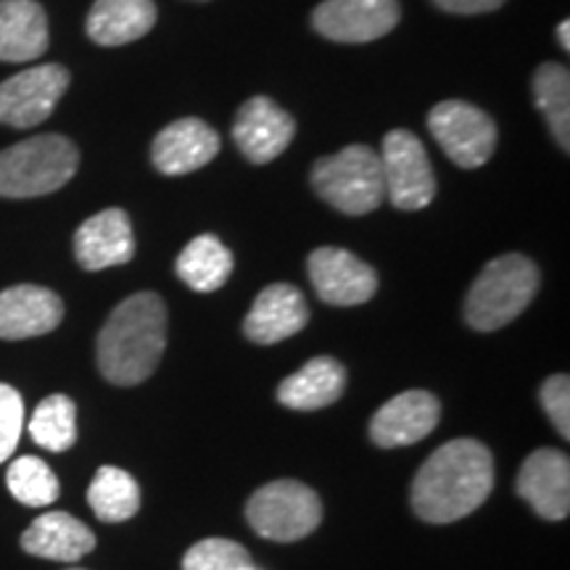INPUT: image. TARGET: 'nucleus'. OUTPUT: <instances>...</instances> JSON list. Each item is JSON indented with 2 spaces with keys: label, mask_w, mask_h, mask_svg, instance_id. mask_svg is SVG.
Returning a JSON list of instances; mask_svg holds the SVG:
<instances>
[{
  "label": "nucleus",
  "mask_w": 570,
  "mask_h": 570,
  "mask_svg": "<svg viewBox=\"0 0 570 570\" xmlns=\"http://www.w3.org/2000/svg\"><path fill=\"white\" fill-rule=\"evenodd\" d=\"M48 51V17L35 0H0V61L24 63Z\"/></svg>",
  "instance_id": "nucleus-20"
},
{
  "label": "nucleus",
  "mask_w": 570,
  "mask_h": 570,
  "mask_svg": "<svg viewBox=\"0 0 570 570\" xmlns=\"http://www.w3.org/2000/svg\"><path fill=\"white\" fill-rule=\"evenodd\" d=\"M309 323V306L296 285L275 283L267 285L248 312L244 333L254 344L269 346L302 333Z\"/></svg>",
  "instance_id": "nucleus-18"
},
{
  "label": "nucleus",
  "mask_w": 570,
  "mask_h": 570,
  "mask_svg": "<svg viewBox=\"0 0 570 570\" xmlns=\"http://www.w3.org/2000/svg\"><path fill=\"white\" fill-rule=\"evenodd\" d=\"M156 24L154 0H96L88 13L90 40L114 48L140 40Z\"/></svg>",
  "instance_id": "nucleus-22"
},
{
  "label": "nucleus",
  "mask_w": 570,
  "mask_h": 570,
  "mask_svg": "<svg viewBox=\"0 0 570 570\" xmlns=\"http://www.w3.org/2000/svg\"><path fill=\"white\" fill-rule=\"evenodd\" d=\"M24 425V402L19 391L0 383V465L11 458Z\"/></svg>",
  "instance_id": "nucleus-29"
},
{
  "label": "nucleus",
  "mask_w": 570,
  "mask_h": 570,
  "mask_svg": "<svg viewBox=\"0 0 570 570\" xmlns=\"http://www.w3.org/2000/svg\"><path fill=\"white\" fill-rule=\"evenodd\" d=\"M30 436L48 452H67L77 441V407L69 396L53 394L42 399L32 412Z\"/></svg>",
  "instance_id": "nucleus-26"
},
{
  "label": "nucleus",
  "mask_w": 570,
  "mask_h": 570,
  "mask_svg": "<svg viewBox=\"0 0 570 570\" xmlns=\"http://www.w3.org/2000/svg\"><path fill=\"white\" fill-rule=\"evenodd\" d=\"M533 98L544 114L554 140L562 151H570V75L562 63H541L533 75Z\"/></svg>",
  "instance_id": "nucleus-25"
},
{
  "label": "nucleus",
  "mask_w": 570,
  "mask_h": 570,
  "mask_svg": "<svg viewBox=\"0 0 570 570\" xmlns=\"http://www.w3.org/2000/svg\"><path fill=\"white\" fill-rule=\"evenodd\" d=\"M21 550L42 560L77 562L96 550V533L69 512H46L21 533Z\"/></svg>",
  "instance_id": "nucleus-19"
},
{
  "label": "nucleus",
  "mask_w": 570,
  "mask_h": 570,
  "mask_svg": "<svg viewBox=\"0 0 570 570\" xmlns=\"http://www.w3.org/2000/svg\"><path fill=\"white\" fill-rule=\"evenodd\" d=\"M494 489V458L481 441L454 439L439 446L412 481L410 502L425 523H454L487 502Z\"/></svg>",
  "instance_id": "nucleus-1"
},
{
  "label": "nucleus",
  "mask_w": 570,
  "mask_h": 570,
  "mask_svg": "<svg viewBox=\"0 0 570 570\" xmlns=\"http://www.w3.org/2000/svg\"><path fill=\"white\" fill-rule=\"evenodd\" d=\"M518 494L544 520H566L570 512V460L558 449H539L523 462Z\"/></svg>",
  "instance_id": "nucleus-13"
},
{
  "label": "nucleus",
  "mask_w": 570,
  "mask_h": 570,
  "mask_svg": "<svg viewBox=\"0 0 570 570\" xmlns=\"http://www.w3.org/2000/svg\"><path fill=\"white\" fill-rule=\"evenodd\" d=\"M233 254L217 235H198L177 256V275L198 294H212L227 283L233 273Z\"/></svg>",
  "instance_id": "nucleus-23"
},
{
  "label": "nucleus",
  "mask_w": 570,
  "mask_h": 570,
  "mask_svg": "<svg viewBox=\"0 0 570 570\" xmlns=\"http://www.w3.org/2000/svg\"><path fill=\"white\" fill-rule=\"evenodd\" d=\"M75 256L88 273L127 265L135 256V235L127 212L104 209L85 219L75 233Z\"/></svg>",
  "instance_id": "nucleus-15"
},
{
  "label": "nucleus",
  "mask_w": 570,
  "mask_h": 570,
  "mask_svg": "<svg viewBox=\"0 0 570 570\" xmlns=\"http://www.w3.org/2000/svg\"><path fill=\"white\" fill-rule=\"evenodd\" d=\"M539 291V269L529 256L504 254L483 267L470 285L465 320L481 333L510 325Z\"/></svg>",
  "instance_id": "nucleus-4"
},
{
  "label": "nucleus",
  "mask_w": 570,
  "mask_h": 570,
  "mask_svg": "<svg viewBox=\"0 0 570 570\" xmlns=\"http://www.w3.org/2000/svg\"><path fill=\"white\" fill-rule=\"evenodd\" d=\"M244 570H256V568H252V566H248V568H244Z\"/></svg>",
  "instance_id": "nucleus-33"
},
{
  "label": "nucleus",
  "mask_w": 570,
  "mask_h": 570,
  "mask_svg": "<svg viewBox=\"0 0 570 570\" xmlns=\"http://www.w3.org/2000/svg\"><path fill=\"white\" fill-rule=\"evenodd\" d=\"M296 122L273 98L254 96L238 109L233 125V140L252 164H267L291 146Z\"/></svg>",
  "instance_id": "nucleus-12"
},
{
  "label": "nucleus",
  "mask_w": 570,
  "mask_h": 570,
  "mask_svg": "<svg viewBox=\"0 0 570 570\" xmlns=\"http://www.w3.org/2000/svg\"><path fill=\"white\" fill-rule=\"evenodd\" d=\"M383 185L386 198L402 212H420L436 198V175L417 135L410 130H391L381 148Z\"/></svg>",
  "instance_id": "nucleus-7"
},
{
  "label": "nucleus",
  "mask_w": 570,
  "mask_h": 570,
  "mask_svg": "<svg viewBox=\"0 0 570 570\" xmlns=\"http://www.w3.org/2000/svg\"><path fill=\"white\" fill-rule=\"evenodd\" d=\"M346 389V367L333 356H315L277 386V402L288 410L312 412L331 407Z\"/></svg>",
  "instance_id": "nucleus-21"
},
{
  "label": "nucleus",
  "mask_w": 570,
  "mask_h": 570,
  "mask_svg": "<svg viewBox=\"0 0 570 570\" xmlns=\"http://www.w3.org/2000/svg\"><path fill=\"white\" fill-rule=\"evenodd\" d=\"M219 154V135L202 119H177L154 138L151 159L161 175H190Z\"/></svg>",
  "instance_id": "nucleus-16"
},
{
  "label": "nucleus",
  "mask_w": 570,
  "mask_h": 570,
  "mask_svg": "<svg viewBox=\"0 0 570 570\" xmlns=\"http://www.w3.org/2000/svg\"><path fill=\"white\" fill-rule=\"evenodd\" d=\"M88 502L104 523H125L140 510V487L127 470L104 465L90 483Z\"/></svg>",
  "instance_id": "nucleus-24"
},
{
  "label": "nucleus",
  "mask_w": 570,
  "mask_h": 570,
  "mask_svg": "<svg viewBox=\"0 0 570 570\" xmlns=\"http://www.w3.org/2000/svg\"><path fill=\"white\" fill-rule=\"evenodd\" d=\"M309 281L317 296L333 306H356L375 296L377 275L346 248L323 246L309 256Z\"/></svg>",
  "instance_id": "nucleus-11"
},
{
  "label": "nucleus",
  "mask_w": 570,
  "mask_h": 570,
  "mask_svg": "<svg viewBox=\"0 0 570 570\" xmlns=\"http://www.w3.org/2000/svg\"><path fill=\"white\" fill-rule=\"evenodd\" d=\"M167 346V306L151 291L125 298L98 333V367L114 386L148 381Z\"/></svg>",
  "instance_id": "nucleus-2"
},
{
  "label": "nucleus",
  "mask_w": 570,
  "mask_h": 570,
  "mask_svg": "<svg viewBox=\"0 0 570 570\" xmlns=\"http://www.w3.org/2000/svg\"><path fill=\"white\" fill-rule=\"evenodd\" d=\"M248 566L252 554L230 539H204L183 558V570H244Z\"/></svg>",
  "instance_id": "nucleus-28"
},
{
  "label": "nucleus",
  "mask_w": 570,
  "mask_h": 570,
  "mask_svg": "<svg viewBox=\"0 0 570 570\" xmlns=\"http://www.w3.org/2000/svg\"><path fill=\"white\" fill-rule=\"evenodd\" d=\"M312 185L323 202L348 217L375 212L386 198L381 156L362 142L320 159L312 169Z\"/></svg>",
  "instance_id": "nucleus-5"
},
{
  "label": "nucleus",
  "mask_w": 570,
  "mask_h": 570,
  "mask_svg": "<svg viewBox=\"0 0 570 570\" xmlns=\"http://www.w3.org/2000/svg\"><path fill=\"white\" fill-rule=\"evenodd\" d=\"M439 415L436 396L428 391H404L375 412L370 420V439L383 449L417 444L439 425Z\"/></svg>",
  "instance_id": "nucleus-14"
},
{
  "label": "nucleus",
  "mask_w": 570,
  "mask_h": 570,
  "mask_svg": "<svg viewBox=\"0 0 570 570\" xmlns=\"http://www.w3.org/2000/svg\"><path fill=\"white\" fill-rule=\"evenodd\" d=\"M396 0H325L312 13V27L333 42H373L399 24Z\"/></svg>",
  "instance_id": "nucleus-10"
},
{
  "label": "nucleus",
  "mask_w": 570,
  "mask_h": 570,
  "mask_svg": "<svg viewBox=\"0 0 570 570\" xmlns=\"http://www.w3.org/2000/svg\"><path fill=\"white\" fill-rule=\"evenodd\" d=\"M252 529L269 541H298L323 520V502L298 481H273L256 489L246 504Z\"/></svg>",
  "instance_id": "nucleus-6"
},
{
  "label": "nucleus",
  "mask_w": 570,
  "mask_h": 570,
  "mask_svg": "<svg viewBox=\"0 0 570 570\" xmlns=\"http://www.w3.org/2000/svg\"><path fill=\"white\" fill-rule=\"evenodd\" d=\"M568 32H570V21L566 19L562 24L558 27V42L562 46V51H570V40H568Z\"/></svg>",
  "instance_id": "nucleus-32"
},
{
  "label": "nucleus",
  "mask_w": 570,
  "mask_h": 570,
  "mask_svg": "<svg viewBox=\"0 0 570 570\" xmlns=\"http://www.w3.org/2000/svg\"><path fill=\"white\" fill-rule=\"evenodd\" d=\"M80 167L77 146L63 135H35L0 151V196L38 198L63 188Z\"/></svg>",
  "instance_id": "nucleus-3"
},
{
  "label": "nucleus",
  "mask_w": 570,
  "mask_h": 570,
  "mask_svg": "<svg viewBox=\"0 0 570 570\" xmlns=\"http://www.w3.org/2000/svg\"><path fill=\"white\" fill-rule=\"evenodd\" d=\"M541 407H544L547 417L552 420L554 431L562 439H570V377L568 375H552L547 377L541 386Z\"/></svg>",
  "instance_id": "nucleus-30"
},
{
  "label": "nucleus",
  "mask_w": 570,
  "mask_h": 570,
  "mask_svg": "<svg viewBox=\"0 0 570 570\" xmlns=\"http://www.w3.org/2000/svg\"><path fill=\"white\" fill-rule=\"evenodd\" d=\"M71 570H82V568H71Z\"/></svg>",
  "instance_id": "nucleus-34"
},
{
  "label": "nucleus",
  "mask_w": 570,
  "mask_h": 570,
  "mask_svg": "<svg viewBox=\"0 0 570 570\" xmlns=\"http://www.w3.org/2000/svg\"><path fill=\"white\" fill-rule=\"evenodd\" d=\"M69 88V71L59 63H42L0 82V125L27 130L51 117Z\"/></svg>",
  "instance_id": "nucleus-9"
},
{
  "label": "nucleus",
  "mask_w": 570,
  "mask_h": 570,
  "mask_svg": "<svg viewBox=\"0 0 570 570\" xmlns=\"http://www.w3.org/2000/svg\"><path fill=\"white\" fill-rule=\"evenodd\" d=\"M428 127L449 159L462 169H479L497 148V125L468 101H441L428 114Z\"/></svg>",
  "instance_id": "nucleus-8"
},
{
  "label": "nucleus",
  "mask_w": 570,
  "mask_h": 570,
  "mask_svg": "<svg viewBox=\"0 0 570 570\" xmlns=\"http://www.w3.org/2000/svg\"><path fill=\"white\" fill-rule=\"evenodd\" d=\"M6 483L13 499L27 508H48L59 499V479L40 458H19L9 465Z\"/></svg>",
  "instance_id": "nucleus-27"
},
{
  "label": "nucleus",
  "mask_w": 570,
  "mask_h": 570,
  "mask_svg": "<svg viewBox=\"0 0 570 570\" xmlns=\"http://www.w3.org/2000/svg\"><path fill=\"white\" fill-rule=\"evenodd\" d=\"M441 11L460 13V17H475V13L497 11L504 0H433Z\"/></svg>",
  "instance_id": "nucleus-31"
},
{
  "label": "nucleus",
  "mask_w": 570,
  "mask_h": 570,
  "mask_svg": "<svg viewBox=\"0 0 570 570\" xmlns=\"http://www.w3.org/2000/svg\"><path fill=\"white\" fill-rule=\"evenodd\" d=\"M63 320V302L40 285H13L0 291V338H38L56 331Z\"/></svg>",
  "instance_id": "nucleus-17"
}]
</instances>
